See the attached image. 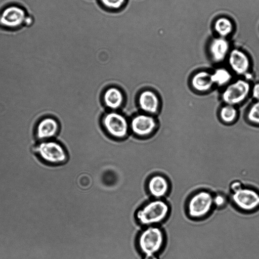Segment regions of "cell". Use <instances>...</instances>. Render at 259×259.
Here are the masks:
<instances>
[{"mask_svg": "<svg viewBox=\"0 0 259 259\" xmlns=\"http://www.w3.org/2000/svg\"><path fill=\"white\" fill-rule=\"evenodd\" d=\"M213 28L219 36L226 38L232 33L234 24L229 18L221 17L214 21Z\"/></svg>", "mask_w": 259, "mask_h": 259, "instance_id": "17", "label": "cell"}, {"mask_svg": "<svg viewBox=\"0 0 259 259\" xmlns=\"http://www.w3.org/2000/svg\"><path fill=\"white\" fill-rule=\"evenodd\" d=\"M165 242V236L159 227L151 226L144 229L138 238L139 250L144 255L155 254L162 248Z\"/></svg>", "mask_w": 259, "mask_h": 259, "instance_id": "3", "label": "cell"}, {"mask_svg": "<svg viewBox=\"0 0 259 259\" xmlns=\"http://www.w3.org/2000/svg\"><path fill=\"white\" fill-rule=\"evenodd\" d=\"M249 82L243 79H238L229 83L222 94L225 104L235 106L244 101L250 94Z\"/></svg>", "mask_w": 259, "mask_h": 259, "instance_id": "5", "label": "cell"}, {"mask_svg": "<svg viewBox=\"0 0 259 259\" xmlns=\"http://www.w3.org/2000/svg\"><path fill=\"white\" fill-rule=\"evenodd\" d=\"M211 193L206 190H201L194 193L189 198L187 203V213L194 219L202 218L211 210L213 205Z\"/></svg>", "mask_w": 259, "mask_h": 259, "instance_id": "4", "label": "cell"}, {"mask_svg": "<svg viewBox=\"0 0 259 259\" xmlns=\"http://www.w3.org/2000/svg\"><path fill=\"white\" fill-rule=\"evenodd\" d=\"M105 8L111 10H117L122 8L126 3V0H99Z\"/></svg>", "mask_w": 259, "mask_h": 259, "instance_id": "21", "label": "cell"}, {"mask_svg": "<svg viewBox=\"0 0 259 259\" xmlns=\"http://www.w3.org/2000/svg\"><path fill=\"white\" fill-rule=\"evenodd\" d=\"M27 16L25 10L17 5H10L0 13V26L7 29L15 30L25 24Z\"/></svg>", "mask_w": 259, "mask_h": 259, "instance_id": "6", "label": "cell"}, {"mask_svg": "<svg viewBox=\"0 0 259 259\" xmlns=\"http://www.w3.org/2000/svg\"><path fill=\"white\" fill-rule=\"evenodd\" d=\"M220 117L226 123L235 121L238 116V111L235 106L225 104L220 110Z\"/></svg>", "mask_w": 259, "mask_h": 259, "instance_id": "19", "label": "cell"}, {"mask_svg": "<svg viewBox=\"0 0 259 259\" xmlns=\"http://www.w3.org/2000/svg\"><path fill=\"white\" fill-rule=\"evenodd\" d=\"M213 205L217 208H222L227 202L226 196L223 193H217L213 196Z\"/></svg>", "mask_w": 259, "mask_h": 259, "instance_id": "22", "label": "cell"}, {"mask_svg": "<svg viewBox=\"0 0 259 259\" xmlns=\"http://www.w3.org/2000/svg\"><path fill=\"white\" fill-rule=\"evenodd\" d=\"M250 93L256 101H259V82L254 84L251 88Z\"/></svg>", "mask_w": 259, "mask_h": 259, "instance_id": "24", "label": "cell"}, {"mask_svg": "<svg viewBox=\"0 0 259 259\" xmlns=\"http://www.w3.org/2000/svg\"><path fill=\"white\" fill-rule=\"evenodd\" d=\"M32 152L40 163L47 166L62 165L68 159L64 148L53 140L37 142L32 147Z\"/></svg>", "mask_w": 259, "mask_h": 259, "instance_id": "1", "label": "cell"}, {"mask_svg": "<svg viewBox=\"0 0 259 259\" xmlns=\"http://www.w3.org/2000/svg\"><path fill=\"white\" fill-rule=\"evenodd\" d=\"M243 187V184L239 181H234L230 185V190L231 193L238 191Z\"/></svg>", "mask_w": 259, "mask_h": 259, "instance_id": "23", "label": "cell"}, {"mask_svg": "<svg viewBox=\"0 0 259 259\" xmlns=\"http://www.w3.org/2000/svg\"><path fill=\"white\" fill-rule=\"evenodd\" d=\"M102 122L107 132L115 138H123L127 134V121L120 113L114 111L107 113L103 117Z\"/></svg>", "mask_w": 259, "mask_h": 259, "instance_id": "8", "label": "cell"}, {"mask_svg": "<svg viewBox=\"0 0 259 259\" xmlns=\"http://www.w3.org/2000/svg\"><path fill=\"white\" fill-rule=\"evenodd\" d=\"M227 59L230 68L235 74L243 75L248 72L250 67V59L242 50L238 49L231 50Z\"/></svg>", "mask_w": 259, "mask_h": 259, "instance_id": "10", "label": "cell"}, {"mask_svg": "<svg viewBox=\"0 0 259 259\" xmlns=\"http://www.w3.org/2000/svg\"><path fill=\"white\" fill-rule=\"evenodd\" d=\"M212 79L214 85L219 87L227 85L231 81L232 75L226 68H219L211 73Z\"/></svg>", "mask_w": 259, "mask_h": 259, "instance_id": "18", "label": "cell"}, {"mask_svg": "<svg viewBox=\"0 0 259 259\" xmlns=\"http://www.w3.org/2000/svg\"><path fill=\"white\" fill-rule=\"evenodd\" d=\"M247 117L250 122L259 124V101H256L250 106Z\"/></svg>", "mask_w": 259, "mask_h": 259, "instance_id": "20", "label": "cell"}, {"mask_svg": "<svg viewBox=\"0 0 259 259\" xmlns=\"http://www.w3.org/2000/svg\"><path fill=\"white\" fill-rule=\"evenodd\" d=\"M232 200L240 209L251 212L259 208V192L255 189L243 187L232 193Z\"/></svg>", "mask_w": 259, "mask_h": 259, "instance_id": "7", "label": "cell"}, {"mask_svg": "<svg viewBox=\"0 0 259 259\" xmlns=\"http://www.w3.org/2000/svg\"><path fill=\"white\" fill-rule=\"evenodd\" d=\"M138 103L141 110L150 115L156 114L160 107L158 96L151 90H145L140 93Z\"/></svg>", "mask_w": 259, "mask_h": 259, "instance_id": "14", "label": "cell"}, {"mask_svg": "<svg viewBox=\"0 0 259 259\" xmlns=\"http://www.w3.org/2000/svg\"><path fill=\"white\" fill-rule=\"evenodd\" d=\"M208 50L211 59L215 63H221L227 59L231 51L230 44L227 38L220 36L210 41Z\"/></svg>", "mask_w": 259, "mask_h": 259, "instance_id": "12", "label": "cell"}, {"mask_svg": "<svg viewBox=\"0 0 259 259\" xmlns=\"http://www.w3.org/2000/svg\"><path fill=\"white\" fill-rule=\"evenodd\" d=\"M103 100L107 107L115 110L122 105L123 102V95L122 92L118 88L111 87L105 92Z\"/></svg>", "mask_w": 259, "mask_h": 259, "instance_id": "16", "label": "cell"}, {"mask_svg": "<svg viewBox=\"0 0 259 259\" xmlns=\"http://www.w3.org/2000/svg\"><path fill=\"white\" fill-rule=\"evenodd\" d=\"M147 187L150 194L155 199H161L165 196L169 190L168 180L164 176L158 174L149 178Z\"/></svg>", "mask_w": 259, "mask_h": 259, "instance_id": "13", "label": "cell"}, {"mask_svg": "<svg viewBox=\"0 0 259 259\" xmlns=\"http://www.w3.org/2000/svg\"><path fill=\"white\" fill-rule=\"evenodd\" d=\"M167 203L161 199L150 201L139 209L136 218L143 225L151 226L163 222L169 213Z\"/></svg>", "mask_w": 259, "mask_h": 259, "instance_id": "2", "label": "cell"}, {"mask_svg": "<svg viewBox=\"0 0 259 259\" xmlns=\"http://www.w3.org/2000/svg\"><path fill=\"white\" fill-rule=\"evenodd\" d=\"M142 259H158L155 254H147L142 258Z\"/></svg>", "mask_w": 259, "mask_h": 259, "instance_id": "25", "label": "cell"}, {"mask_svg": "<svg viewBox=\"0 0 259 259\" xmlns=\"http://www.w3.org/2000/svg\"><path fill=\"white\" fill-rule=\"evenodd\" d=\"M60 126L58 120L51 116L41 117L36 122L34 135L37 142L53 140L59 131Z\"/></svg>", "mask_w": 259, "mask_h": 259, "instance_id": "9", "label": "cell"}, {"mask_svg": "<svg viewBox=\"0 0 259 259\" xmlns=\"http://www.w3.org/2000/svg\"><path fill=\"white\" fill-rule=\"evenodd\" d=\"M191 83L192 88L200 92H207L214 85L211 73L206 71H200L194 74L191 78Z\"/></svg>", "mask_w": 259, "mask_h": 259, "instance_id": "15", "label": "cell"}, {"mask_svg": "<svg viewBox=\"0 0 259 259\" xmlns=\"http://www.w3.org/2000/svg\"><path fill=\"white\" fill-rule=\"evenodd\" d=\"M157 125L155 118L148 114L136 115L131 120V128L133 132L139 136L150 135Z\"/></svg>", "mask_w": 259, "mask_h": 259, "instance_id": "11", "label": "cell"}]
</instances>
